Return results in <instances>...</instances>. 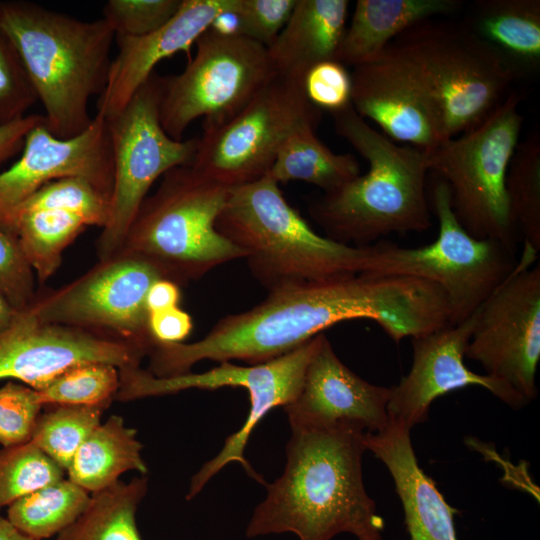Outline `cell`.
<instances>
[{
	"label": "cell",
	"instance_id": "4316f807",
	"mask_svg": "<svg viewBox=\"0 0 540 540\" xmlns=\"http://www.w3.org/2000/svg\"><path fill=\"white\" fill-rule=\"evenodd\" d=\"M316 128L304 126L283 142L268 174L276 183L302 181L324 193L338 189L360 175V165L350 153L331 151L315 134Z\"/></svg>",
	"mask_w": 540,
	"mask_h": 540
},
{
	"label": "cell",
	"instance_id": "d4e9b609",
	"mask_svg": "<svg viewBox=\"0 0 540 540\" xmlns=\"http://www.w3.org/2000/svg\"><path fill=\"white\" fill-rule=\"evenodd\" d=\"M463 22L517 78L539 69V0H477L469 4Z\"/></svg>",
	"mask_w": 540,
	"mask_h": 540
},
{
	"label": "cell",
	"instance_id": "f35d334b",
	"mask_svg": "<svg viewBox=\"0 0 540 540\" xmlns=\"http://www.w3.org/2000/svg\"><path fill=\"white\" fill-rule=\"evenodd\" d=\"M297 0H237L235 34L266 48L289 20Z\"/></svg>",
	"mask_w": 540,
	"mask_h": 540
},
{
	"label": "cell",
	"instance_id": "277c9868",
	"mask_svg": "<svg viewBox=\"0 0 540 540\" xmlns=\"http://www.w3.org/2000/svg\"><path fill=\"white\" fill-rule=\"evenodd\" d=\"M0 24L44 107L49 132L59 139L83 133L94 118L89 100L107 83L112 26L104 18L85 21L21 0L0 1Z\"/></svg>",
	"mask_w": 540,
	"mask_h": 540
},
{
	"label": "cell",
	"instance_id": "3957f363",
	"mask_svg": "<svg viewBox=\"0 0 540 540\" xmlns=\"http://www.w3.org/2000/svg\"><path fill=\"white\" fill-rule=\"evenodd\" d=\"M331 115L336 133L367 161L369 169L311 203L310 214L326 237L363 247L390 234L428 230L427 152L394 142L352 105Z\"/></svg>",
	"mask_w": 540,
	"mask_h": 540
},
{
	"label": "cell",
	"instance_id": "f546056e",
	"mask_svg": "<svg viewBox=\"0 0 540 540\" xmlns=\"http://www.w3.org/2000/svg\"><path fill=\"white\" fill-rule=\"evenodd\" d=\"M90 500L89 492L64 478L13 502L6 518L27 536L44 540L72 525Z\"/></svg>",
	"mask_w": 540,
	"mask_h": 540
},
{
	"label": "cell",
	"instance_id": "d6a6232c",
	"mask_svg": "<svg viewBox=\"0 0 540 540\" xmlns=\"http://www.w3.org/2000/svg\"><path fill=\"white\" fill-rule=\"evenodd\" d=\"M120 385L119 369L111 364L85 363L74 366L38 391L43 405L108 407Z\"/></svg>",
	"mask_w": 540,
	"mask_h": 540
},
{
	"label": "cell",
	"instance_id": "1f68e13d",
	"mask_svg": "<svg viewBox=\"0 0 540 540\" xmlns=\"http://www.w3.org/2000/svg\"><path fill=\"white\" fill-rule=\"evenodd\" d=\"M54 406L39 415L31 441L66 471L80 445L101 423L106 407Z\"/></svg>",
	"mask_w": 540,
	"mask_h": 540
},
{
	"label": "cell",
	"instance_id": "4fadbf2b",
	"mask_svg": "<svg viewBox=\"0 0 540 540\" xmlns=\"http://www.w3.org/2000/svg\"><path fill=\"white\" fill-rule=\"evenodd\" d=\"M322 111L307 98L303 82L274 75L234 117L203 130L195 170L227 188L266 176L287 137L317 128Z\"/></svg>",
	"mask_w": 540,
	"mask_h": 540
},
{
	"label": "cell",
	"instance_id": "44dd1931",
	"mask_svg": "<svg viewBox=\"0 0 540 540\" xmlns=\"http://www.w3.org/2000/svg\"><path fill=\"white\" fill-rule=\"evenodd\" d=\"M237 0H182L176 15L160 29L140 37L115 36L118 54L111 61L107 83L97 100V116L110 120L154 73L163 59L191 46Z\"/></svg>",
	"mask_w": 540,
	"mask_h": 540
},
{
	"label": "cell",
	"instance_id": "ffe728a7",
	"mask_svg": "<svg viewBox=\"0 0 540 540\" xmlns=\"http://www.w3.org/2000/svg\"><path fill=\"white\" fill-rule=\"evenodd\" d=\"M390 387L372 384L349 369L323 334L297 397L284 407L290 426L353 423L366 432L389 423Z\"/></svg>",
	"mask_w": 540,
	"mask_h": 540
},
{
	"label": "cell",
	"instance_id": "8d00e7d4",
	"mask_svg": "<svg viewBox=\"0 0 540 540\" xmlns=\"http://www.w3.org/2000/svg\"><path fill=\"white\" fill-rule=\"evenodd\" d=\"M182 0H109L103 17L115 36L140 37L168 23L178 12Z\"/></svg>",
	"mask_w": 540,
	"mask_h": 540
},
{
	"label": "cell",
	"instance_id": "9a60e30c",
	"mask_svg": "<svg viewBox=\"0 0 540 540\" xmlns=\"http://www.w3.org/2000/svg\"><path fill=\"white\" fill-rule=\"evenodd\" d=\"M524 245L512 274L478 309L465 357L515 389L528 402L537 397L540 360V264Z\"/></svg>",
	"mask_w": 540,
	"mask_h": 540
},
{
	"label": "cell",
	"instance_id": "e0dca14e",
	"mask_svg": "<svg viewBox=\"0 0 540 540\" xmlns=\"http://www.w3.org/2000/svg\"><path fill=\"white\" fill-rule=\"evenodd\" d=\"M145 355L129 342L42 321L27 308L0 332V380L15 379L39 391L74 366L105 363L122 370L139 367Z\"/></svg>",
	"mask_w": 540,
	"mask_h": 540
},
{
	"label": "cell",
	"instance_id": "836d02e7",
	"mask_svg": "<svg viewBox=\"0 0 540 540\" xmlns=\"http://www.w3.org/2000/svg\"><path fill=\"white\" fill-rule=\"evenodd\" d=\"M64 469L32 441L0 450V510L64 479Z\"/></svg>",
	"mask_w": 540,
	"mask_h": 540
},
{
	"label": "cell",
	"instance_id": "74e56055",
	"mask_svg": "<svg viewBox=\"0 0 540 540\" xmlns=\"http://www.w3.org/2000/svg\"><path fill=\"white\" fill-rule=\"evenodd\" d=\"M43 404L38 391L8 382L0 388V444L11 447L31 441Z\"/></svg>",
	"mask_w": 540,
	"mask_h": 540
},
{
	"label": "cell",
	"instance_id": "8992f818",
	"mask_svg": "<svg viewBox=\"0 0 540 540\" xmlns=\"http://www.w3.org/2000/svg\"><path fill=\"white\" fill-rule=\"evenodd\" d=\"M229 190L191 165L171 169L143 201L122 249L146 258L179 286L244 258L216 229Z\"/></svg>",
	"mask_w": 540,
	"mask_h": 540
},
{
	"label": "cell",
	"instance_id": "cb8c5ba5",
	"mask_svg": "<svg viewBox=\"0 0 540 540\" xmlns=\"http://www.w3.org/2000/svg\"><path fill=\"white\" fill-rule=\"evenodd\" d=\"M463 6L460 0H358L335 60L344 66L363 64L412 26L448 17Z\"/></svg>",
	"mask_w": 540,
	"mask_h": 540
},
{
	"label": "cell",
	"instance_id": "7bdbcfd3",
	"mask_svg": "<svg viewBox=\"0 0 540 540\" xmlns=\"http://www.w3.org/2000/svg\"><path fill=\"white\" fill-rule=\"evenodd\" d=\"M44 115H27L0 127V164L23 149L27 134L45 122Z\"/></svg>",
	"mask_w": 540,
	"mask_h": 540
},
{
	"label": "cell",
	"instance_id": "d6986e66",
	"mask_svg": "<svg viewBox=\"0 0 540 540\" xmlns=\"http://www.w3.org/2000/svg\"><path fill=\"white\" fill-rule=\"evenodd\" d=\"M20 159L0 173V216L12 210L45 184L64 178L87 180L110 194L114 168L107 121L95 115L80 135L59 139L46 121L26 136Z\"/></svg>",
	"mask_w": 540,
	"mask_h": 540
},
{
	"label": "cell",
	"instance_id": "ac0fdd59",
	"mask_svg": "<svg viewBox=\"0 0 540 540\" xmlns=\"http://www.w3.org/2000/svg\"><path fill=\"white\" fill-rule=\"evenodd\" d=\"M478 310L459 324H447L411 338L413 360L409 372L390 387L389 420L410 430L428 419L432 402L468 386L486 389L512 409L529 402L507 383L478 374L464 363L466 348L475 327Z\"/></svg>",
	"mask_w": 540,
	"mask_h": 540
},
{
	"label": "cell",
	"instance_id": "b9f144b4",
	"mask_svg": "<svg viewBox=\"0 0 540 540\" xmlns=\"http://www.w3.org/2000/svg\"><path fill=\"white\" fill-rule=\"evenodd\" d=\"M192 328L191 316L179 306L149 313L148 329L154 342L182 343Z\"/></svg>",
	"mask_w": 540,
	"mask_h": 540
},
{
	"label": "cell",
	"instance_id": "e575fe53",
	"mask_svg": "<svg viewBox=\"0 0 540 540\" xmlns=\"http://www.w3.org/2000/svg\"><path fill=\"white\" fill-rule=\"evenodd\" d=\"M31 210H64L80 216L88 226L103 228L109 218V196L87 180L64 178L45 184L2 216Z\"/></svg>",
	"mask_w": 540,
	"mask_h": 540
},
{
	"label": "cell",
	"instance_id": "ab89813d",
	"mask_svg": "<svg viewBox=\"0 0 540 540\" xmlns=\"http://www.w3.org/2000/svg\"><path fill=\"white\" fill-rule=\"evenodd\" d=\"M34 274L17 237L0 228V295L18 311L37 296Z\"/></svg>",
	"mask_w": 540,
	"mask_h": 540
},
{
	"label": "cell",
	"instance_id": "52a82bcc",
	"mask_svg": "<svg viewBox=\"0 0 540 540\" xmlns=\"http://www.w3.org/2000/svg\"><path fill=\"white\" fill-rule=\"evenodd\" d=\"M438 220L436 239L425 246L401 247L381 240L370 245L364 275L428 280L444 291L450 324L470 318L518 265L516 250L470 235L456 218L447 184L437 179L432 191Z\"/></svg>",
	"mask_w": 540,
	"mask_h": 540
},
{
	"label": "cell",
	"instance_id": "9c48e42d",
	"mask_svg": "<svg viewBox=\"0 0 540 540\" xmlns=\"http://www.w3.org/2000/svg\"><path fill=\"white\" fill-rule=\"evenodd\" d=\"M394 41L437 99L446 140L487 118L517 78L494 49L463 21L425 20Z\"/></svg>",
	"mask_w": 540,
	"mask_h": 540
},
{
	"label": "cell",
	"instance_id": "6da1fadb",
	"mask_svg": "<svg viewBox=\"0 0 540 540\" xmlns=\"http://www.w3.org/2000/svg\"><path fill=\"white\" fill-rule=\"evenodd\" d=\"M422 284L401 276L354 275L269 292L255 307L221 318L192 343L154 342L156 377L190 372L202 360L256 365L276 359L339 322L369 319L396 343L413 336L425 314Z\"/></svg>",
	"mask_w": 540,
	"mask_h": 540
},
{
	"label": "cell",
	"instance_id": "ba28073f",
	"mask_svg": "<svg viewBox=\"0 0 540 540\" xmlns=\"http://www.w3.org/2000/svg\"><path fill=\"white\" fill-rule=\"evenodd\" d=\"M521 96L510 92L480 124L427 152L429 170L450 191L452 210L473 237L516 250L520 240L511 220L506 175L520 142Z\"/></svg>",
	"mask_w": 540,
	"mask_h": 540
},
{
	"label": "cell",
	"instance_id": "30bf717a",
	"mask_svg": "<svg viewBox=\"0 0 540 540\" xmlns=\"http://www.w3.org/2000/svg\"><path fill=\"white\" fill-rule=\"evenodd\" d=\"M323 333L296 349L271 361L248 366L221 362L203 373L188 372L170 377H156L140 367L119 370L120 385L115 399L130 401L146 397L175 394L187 389L216 390L240 387L249 393L250 411L242 427L229 435L220 452L192 476L187 496L194 498L209 480L232 462L240 463L255 481L266 486L245 457L244 450L253 429L276 407H286L297 397L307 366L316 352Z\"/></svg>",
	"mask_w": 540,
	"mask_h": 540
},
{
	"label": "cell",
	"instance_id": "5bb4252c",
	"mask_svg": "<svg viewBox=\"0 0 540 540\" xmlns=\"http://www.w3.org/2000/svg\"><path fill=\"white\" fill-rule=\"evenodd\" d=\"M161 278L153 263L122 249L71 283L37 294L28 309L42 321L129 342L148 354L154 341L148 329L146 295Z\"/></svg>",
	"mask_w": 540,
	"mask_h": 540
},
{
	"label": "cell",
	"instance_id": "d590c367",
	"mask_svg": "<svg viewBox=\"0 0 540 540\" xmlns=\"http://www.w3.org/2000/svg\"><path fill=\"white\" fill-rule=\"evenodd\" d=\"M37 101L19 53L0 24V127L27 116Z\"/></svg>",
	"mask_w": 540,
	"mask_h": 540
},
{
	"label": "cell",
	"instance_id": "5b68a950",
	"mask_svg": "<svg viewBox=\"0 0 540 540\" xmlns=\"http://www.w3.org/2000/svg\"><path fill=\"white\" fill-rule=\"evenodd\" d=\"M216 229L244 252L269 292L364 274L369 246L316 233L268 176L230 188Z\"/></svg>",
	"mask_w": 540,
	"mask_h": 540
},
{
	"label": "cell",
	"instance_id": "7a4b0ae2",
	"mask_svg": "<svg viewBox=\"0 0 540 540\" xmlns=\"http://www.w3.org/2000/svg\"><path fill=\"white\" fill-rule=\"evenodd\" d=\"M282 475L246 526L247 538L293 533L299 540H384L385 523L366 492L362 457L365 429L353 423L290 426Z\"/></svg>",
	"mask_w": 540,
	"mask_h": 540
},
{
	"label": "cell",
	"instance_id": "8fae6325",
	"mask_svg": "<svg viewBox=\"0 0 540 540\" xmlns=\"http://www.w3.org/2000/svg\"><path fill=\"white\" fill-rule=\"evenodd\" d=\"M196 53L178 75L161 76L160 122L175 140L203 117V130L229 121L275 75L267 48L210 26L195 42Z\"/></svg>",
	"mask_w": 540,
	"mask_h": 540
},
{
	"label": "cell",
	"instance_id": "2e32d148",
	"mask_svg": "<svg viewBox=\"0 0 540 540\" xmlns=\"http://www.w3.org/2000/svg\"><path fill=\"white\" fill-rule=\"evenodd\" d=\"M351 81L353 109L394 142L429 152L446 140L437 99L395 41L353 67Z\"/></svg>",
	"mask_w": 540,
	"mask_h": 540
},
{
	"label": "cell",
	"instance_id": "f1b7e54d",
	"mask_svg": "<svg viewBox=\"0 0 540 540\" xmlns=\"http://www.w3.org/2000/svg\"><path fill=\"white\" fill-rule=\"evenodd\" d=\"M147 490L142 475L91 494L87 509L55 540H142L136 514Z\"/></svg>",
	"mask_w": 540,
	"mask_h": 540
},
{
	"label": "cell",
	"instance_id": "ee69618b",
	"mask_svg": "<svg viewBox=\"0 0 540 540\" xmlns=\"http://www.w3.org/2000/svg\"><path fill=\"white\" fill-rule=\"evenodd\" d=\"M181 300L180 286L165 278L158 279L149 288L146 295L148 313L177 307Z\"/></svg>",
	"mask_w": 540,
	"mask_h": 540
},
{
	"label": "cell",
	"instance_id": "60d3db41",
	"mask_svg": "<svg viewBox=\"0 0 540 540\" xmlns=\"http://www.w3.org/2000/svg\"><path fill=\"white\" fill-rule=\"evenodd\" d=\"M303 89L318 109L335 113L351 105V73L336 60L321 62L304 76Z\"/></svg>",
	"mask_w": 540,
	"mask_h": 540
},
{
	"label": "cell",
	"instance_id": "603a6c76",
	"mask_svg": "<svg viewBox=\"0 0 540 540\" xmlns=\"http://www.w3.org/2000/svg\"><path fill=\"white\" fill-rule=\"evenodd\" d=\"M348 7L347 0H297L286 25L267 47L273 72L303 82L312 67L335 60Z\"/></svg>",
	"mask_w": 540,
	"mask_h": 540
},
{
	"label": "cell",
	"instance_id": "f6af8a7d",
	"mask_svg": "<svg viewBox=\"0 0 540 540\" xmlns=\"http://www.w3.org/2000/svg\"><path fill=\"white\" fill-rule=\"evenodd\" d=\"M0 540H37L19 531L0 514Z\"/></svg>",
	"mask_w": 540,
	"mask_h": 540
},
{
	"label": "cell",
	"instance_id": "484cf974",
	"mask_svg": "<svg viewBox=\"0 0 540 540\" xmlns=\"http://www.w3.org/2000/svg\"><path fill=\"white\" fill-rule=\"evenodd\" d=\"M142 448L136 430L127 427L122 417L112 415L80 445L66 470L68 479L93 494L117 483L125 472L145 475L148 468Z\"/></svg>",
	"mask_w": 540,
	"mask_h": 540
},
{
	"label": "cell",
	"instance_id": "7402d4cb",
	"mask_svg": "<svg viewBox=\"0 0 540 540\" xmlns=\"http://www.w3.org/2000/svg\"><path fill=\"white\" fill-rule=\"evenodd\" d=\"M410 429L389 420L379 432H366L364 442L388 469L401 501L410 540H459L452 507L420 467Z\"/></svg>",
	"mask_w": 540,
	"mask_h": 540
},
{
	"label": "cell",
	"instance_id": "7c38bea8",
	"mask_svg": "<svg viewBox=\"0 0 540 540\" xmlns=\"http://www.w3.org/2000/svg\"><path fill=\"white\" fill-rule=\"evenodd\" d=\"M161 76L153 73L124 109L107 120L114 179L109 218L97 241L100 260L119 252L147 193L166 172L190 165L199 138L175 140L163 129L159 108Z\"/></svg>",
	"mask_w": 540,
	"mask_h": 540
},
{
	"label": "cell",
	"instance_id": "4dcf8cb0",
	"mask_svg": "<svg viewBox=\"0 0 540 540\" xmlns=\"http://www.w3.org/2000/svg\"><path fill=\"white\" fill-rule=\"evenodd\" d=\"M513 226L525 246L540 250V138L533 132L519 142L506 175Z\"/></svg>",
	"mask_w": 540,
	"mask_h": 540
},
{
	"label": "cell",
	"instance_id": "bcb514c9",
	"mask_svg": "<svg viewBox=\"0 0 540 540\" xmlns=\"http://www.w3.org/2000/svg\"><path fill=\"white\" fill-rule=\"evenodd\" d=\"M18 313L19 311L0 295V332L13 322Z\"/></svg>",
	"mask_w": 540,
	"mask_h": 540
},
{
	"label": "cell",
	"instance_id": "83f0119b",
	"mask_svg": "<svg viewBox=\"0 0 540 540\" xmlns=\"http://www.w3.org/2000/svg\"><path fill=\"white\" fill-rule=\"evenodd\" d=\"M86 227L83 218L64 210L13 211L0 218V228L17 237L41 283L57 271L64 250Z\"/></svg>",
	"mask_w": 540,
	"mask_h": 540
}]
</instances>
